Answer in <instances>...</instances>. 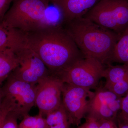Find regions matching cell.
Segmentation results:
<instances>
[{"label":"cell","mask_w":128,"mask_h":128,"mask_svg":"<svg viewBox=\"0 0 128 128\" xmlns=\"http://www.w3.org/2000/svg\"><path fill=\"white\" fill-rule=\"evenodd\" d=\"M22 32L24 43L41 59L50 74L57 76L85 57L60 24Z\"/></svg>","instance_id":"1"},{"label":"cell","mask_w":128,"mask_h":128,"mask_svg":"<svg viewBox=\"0 0 128 128\" xmlns=\"http://www.w3.org/2000/svg\"><path fill=\"white\" fill-rule=\"evenodd\" d=\"M60 24L85 57L94 58L104 65L110 64L120 34L84 17Z\"/></svg>","instance_id":"2"},{"label":"cell","mask_w":128,"mask_h":128,"mask_svg":"<svg viewBox=\"0 0 128 128\" xmlns=\"http://www.w3.org/2000/svg\"><path fill=\"white\" fill-rule=\"evenodd\" d=\"M48 3L44 0H14L2 23L23 32L46 26L52 23L46 15Z\"/></svg>","instance_id":"3"},{"label":"cell","mask_w":128,"mask_h":128,"mask_svg":"<svg viewBox=\"0 0 128 128\" xmlns=\"http://www.w3.org/2000/svg\"><path fill=\"white\" fill-rule=\"evenodd\" d=\"M6 80L0 88L1 109L7 114L13 113L18 118H23L35 105L36 85L18 80L10 74Z\"/></svg>","instance_id":"4"},{"label":"cell","mask_w":128,"mask_h":128,"mask_svg":"<svg viewBox=\"0 0 128 128\" xmlns=\"http://www.w3.org/2000/svg\"><path fill=\"white\" fill-rule=\"evenodd\" d=\"M83 17L121 35L128 27V0H100Z\"/></svg>","instance_id":"5"},{"label":"cell","mask_w":128,"mask_h":128,"mask_svg":"<svg viewBox=\"0 0 128 128\" xmlns=\"http://www.w3.org/2000/svg\"><path fill=\"white\" fill-rule=\"evenodd\" d=\"M105 68L98 60L85 57L57 76L64 83L91 90L97 87Z\"/></svg>","instance_id":"6"},{"label":"cell","mask_w":128,"mask_h":128,"mask_svg":"<svg viewBox=\"0 0 128 128\" xmlns=\"http://www.w3.org/2000/svg\"><path fill=\"white\" fill-rule=\"evenodd\" d=\"M14 51L18 65L10 74L16 79L36 85L40 80L50 74L48 70L41 59L24 41Z\"/></svg>","instance_id":"7"},{"label":"cell","mask_w":128,"mask_h":128,"mask_svg":"<svg viewBox=\"0 0 128 128\" xmlns=\"http://www.w3.org/2000/svg\"><path fill=\"white\" fill-rule=\"evenodd\" d=\"M94 92L84 88L64 83L62 102L70 125L78 126L87 114Z\"/></svg>","instance_id":"8"},{"label":"cell","mask_w":128,"mask_h":128,"mask_svg":"<svg viewBox=\"0 0 128 128\" xmlns=\"http://www.w3.org/2000/svg\"><path fill=\"white\" fill-rule=\"evenodd\" d=\"M64 83L57 76L49 75L36 85L35 105L43 117L57 109L62 102Z\"/></svg>","instance_id":"9"},{"label":"cell","mask_w":128,"mask_h":128,"mask_svg":"<svg viewBox=\"0 0 128 128\" xmlns=\"http://www.w3.org/2000/svg\"><path fill=\"white\" fill-rule=\"evenodd\" d=\"M122 98L104 87L97 88L89 104L87 116L96 120L116 121Z\"/></svg>","instance_id":"10"},{"label":"cell","mask_w":128,"mask_h":128,"mask_svg":"<svg viewBox=\"0 0 128 128\" xmlns=\"http://www.w3.org/2000/svg\"><path fill=\"white\" fill-rule=\"evenodd\" d=\"M100 0H53L52 3L59 11L62 22L83 17Z\"/></svg>","instance_id":"11"},{"label":"cell","mask_w":128,"mask_h":128,"mask_svg":"<svg viewBox=\"0 0 128 128\" xmlns=\"http://www.w3.org/2000/svg\"><path fill=\"white\" fill-rule=\"evenodd\" d=\"M23 41L22 32L4 26L0 22V52L15 49Z\"/></svg>","instance_id":"12"},{"label":"cell","mask_w":128,"mask_h":128,"mask_svg":"<svg viewBox=\"0 0 128 128\" xmlns=\"http://www.w3.org/2000/svg\"><path fill=\"white\" fill-rule=\"evenodd\" d=\"M15 49H7L0 52V85L18 66Z\"/></svg>","instance_id":"13"},{"label":"cell","mask_w":128,"mask_h":128,"mask_svg":"<svg viewBox=\"0 0 128 128\" xmlns=\"http://www.w3.org/2000/svg\"><path fill=\"white\" fill-rule=\"evenodd\" d=\"M107 65L102 74V77L106 80L104 87L105 89L128 77V65L112 66L109 64Z\"/></svg>","instance_id":"14"},{"label":"cell","mask_w":128,"mask_h":128,"mask_svg":"<svg viewBox=\"0 0 128 128\" xmlns=\"http://www.w3.org/2000/svg\"><path fill=\"white\" fill-rule=\"evenodd\" d=\"M128 65V27L121 34L110 60L112 62Z\"/></svg>","instance_id":"15"},{"label":"cell","mask_w":128,"mask_h":128,"mask_svg":"<svg viewBox=\"0 0 128 128\" xmlns=\"http://www.w3.org/2000/svg\"><path fill=\"white\" fill-rule=\"evenodd\" d=\"M45 117L48 128H70V124L62 102L57 109Z\"/></svg>","instance_id":"16"},{"label":"cell","mask_w":128,"mask_h":128,"mask_svg":"<svg viewBox=\"0 0 128 128\" xmlns=\"http://www.w3.org/2000/svg\"><path fill=\"white\" fill-rule=\"evenodd\" d=\"M106 89L118 96L123 97L128 93V77Z\"/></svg>","instance_id":"17"},{"label":"cell","mask_w":128,"mask_h":128,"mask_svg":"<svg viewBox=\"0 0 128 128\" xmlns=\"http://www.w3.org/2000/svg\"><path fill=\"white\" fill-rule=\"evenodd\" d=\"M18 117L12 113H9L0 120V128H18Z\"/></svg>","instance_id":"18"},{"label":"cell","mask_w":128,"mask_h":128,"mask_svg":"<svg viewBox=\"0 0 128 128\" xmlns=\"http://www.w3.org/2000/svg\"><path fill=\"white\" fill-rule=\"evenodd\" d=\"M14 0H0V22L9 9L10 5Z\"/></svg>","instance_id":"19"},{"label":"cell","mask_w":128,"mask_h":128,"mask_svg":"<svg viewBox=\"0 0 128 128\" xmlns=\"http://www.w3.org/2000/svg\"><path fill=\"white\" fill-rule=\"evenodd\" d=\"M73 128H98V122L93 118L86 116L84 123Z\"/></svg>","instance_id":"20"},{"label":"cell","mask_w":128,"mask_h":128,"mask_svg":"<svg viewBox=\"0 0 128 128\" xmlns=\"http://www.w3.org/2000/svg\"><path fill=\"white\" fill-rule=\"evenodd\" d=\"M98 128H118L116 121L100 120H97Z\"/></svg>","instance_id":"21"},{"label":"cell","mask_w":128,"mask_h":128,"mask_svg":"<svg viewBox=\"0 0 128 128\" xmlns=\"http://www.w3.org/2000/svg\"><path fill=\"white\" fill-rule=\"evenodd\" d=\"M120 112L124 117L128 119V93L122 98Z\"/></svg>","instance_id":"22"},{"label":"cell","mask_w":128,"mask_h":128,"mask_svg":"<svg viewBox=\"0 0 128 128\" xmlns=\"http://www.w3.org/2000/svg\"><path fill=\"white\" fill-rule=\"evenodd\" d=\"M116 122L118 128H128V119L119 112L117 116Z\"/></svg>","instance_id":"23"},{"label":"cell","mask_w":128,"mask_h":128,"mask_svg":"<svg viewBox=\"0 0 128 128\" xmlns=\"http://www.w3.org/2000/svg\"><path fill=\"white\" fill-rule=\"evenodd\" d=\"M2 100V94L0 88V108Z\"/></svg>","instance_id":"24"},{"label":"cell","mask_w":128,"mask_h":128,"mask_svg":"<svg viewBox=\"0 0 128 128\" xmlns=\"http://www.w3.org/2000/svg\"><path fill=\"white\" fill-rule=\"evenodd\" d=\"M44 0L48 2H52V1L53 0Z\"/></svg>","instance_id":"25"}]
</instances>
